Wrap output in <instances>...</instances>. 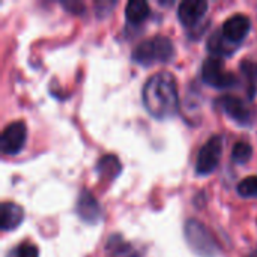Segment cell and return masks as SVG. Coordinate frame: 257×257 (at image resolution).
<instances>
[{
    "label": "cell",
    "mask_w": 257,
    "mask_h": 257,
    "mask_svg": "<svg viewBox=\"0 0 257 257\" xmlns=\"http://www.w3.org/2000/svg\"><path fill=\"white\" fill-rule=\"evenodd\" d=\"M251 29V21L247 15L244 14H233L232 17H229L223 27H221V33L224 35V38L227 41H230L232 44L238 45L241 41L245 39V36L248 35Z\"/></svg>",
    "instance_id": "52a82bcc"
},
{
    "label": "cell",
    "mask_w": 257,
    "mask_h": 257,
    "mask_svg": "<svg viewBox=\"0 0 257 257\" xmlns=\"http://www.w3.org/2000/svg\"><path fill=\"white\" fill-rule=\"evenodd\" d=\"M218 105L224 110V113L232 117L233 120H236L238 123H248L251 119V110L250 107L239 98L232 96V95H226L223 98H220Z\"/></svg>",
    "instance_id": "9c48e42d"
},
{
    "label": "cell",
    "mask_w": 257,
    "mask_h": 257,
    "mask_svg": "<svg viewBox=\"0 0 257 257\" xmlns=\"http://www.w3.org/2000/svg\"><path fill=\"white\" fill-rule=\"evenodd\" d=\"M185 236L191 248H194L199 254L211 257L215 251V244L203 224L196 220H190L185 226Z\"/></svg>",
    "instance_id": "8992f818"
},
{
    "label": "cell",
    "mask_w": 257,
    "mask_h": 257,
    "mask_svg": "<svg viewBox=\"0 0 257 257\" xmlns=\"http://www.w3.org/2000/svg\"><path fill=\"white\" fill-rule=\"evenodd\" d=\"M6 257H38V248L30 242H20L9 250Z\"/></svg>",
    "instance_id": "ac0fdd59"
},
{
    "label": "cell",
    "mask_w": 257,
    "mask_h": 257,
    "mask_svg": "<svg viewBox=\"0 0 257 257\" xmlns=\"http://www.w3.org/2000/svg\"><path fill=\"white\" fill-rule=\"evenodd\" d=\"M151 8L145 0H130L125 6V17L130 23L139 24L149 17Z\"/></svg>",
    "instance_id": "5bb4252c"
},
{
    "label": "cell",
    "mask_w": 257,
    "mask_h": 257,
    "mask_svg": "<svg viewBox=\"0 0 257 257\" xmlns=\"http://www.w3.org/2000/svg\"><path fill=\"white\" fill-rule=\"evenodd\" d=\"M236 191L242 197H257V176H247V178H244L238 184Z\"/></svg>",
    "instance_id": "e0dca14e"
},
{
    "label": "cell",
    "mask_w": 257,
    "mask_h": 257,
    "mask_svg": "<svg viewBox=\"0 0 257 257\" xmlns=\"http://www.w3.org/2000/svg\"><path fill=\"white\" fill-rule=\"evenodd\" d=\"M202 78L206 84L217 89H229L236 86L238 77L224 68L221 57H208L202 65Z\"/></svg>",
    "instance_id": "3957f363"
},
{
    "label": "cell",
    "mask_w": 257,
    "mask_h": 257,
    "mask_svg": "<svg viewBox=\"0 0 257 257\" xmlns=\"http://www.w3.org/2000/svg\"><path fill=\"white\" fill-rule=\"evenodd\" d=\"M236 50V45L232 44L230 41H227L224 38V35L220 32H214L209 39H208V51L214 56V57H223V56H229Z\"/></svg>",
    "instance_id": "7c38bea8"
},
{
    "label": "cell",
    "mask_w": 257,
    "mask_h": 257,
    "mask_svg": "<svg viewBox=\"0 0 257 257\" xmlns=\"http://www.w3.org/2000/svg\"><path fill=\"white\" fill-rule=\"evenodd\" d=\"M241 69L244 72L245 77H248L250 81H256L257 80V63L250 62V60H244L241 63Z\"/></svg>",
    "instance_id": "d6986e66"
},
{
    "label": "cell",
    "mask_w": 257,
    "mask_h": 257,
    "mask_svg": "<svg viewBox=\"0 0 257 257\" xmlns=\"http://www.w3.org/2000/svg\"><path fill=\"white\" fill-rule=\"evenodd\" d=\"M24 220V211L20 205L12 202H3L0 206V227L2 230H14Z\"/></svg>",
    "instance_id": "8fae6325"
},
{
    "label": "cell",
    "mask_w": 257,
    "mask_h": 257,
    "mask_svg": "<svg viewBox=\"0 0 257 257\" xmlns=\"http://www.w3.org/2000/svg\"><path fill=\"white\" fill-rule=\"evenodd\" d=\"M96 172L102 178L113 179L120 173V163L114 155H104L96 164Z\"/></svg>",
    "instance_id": "9a60e30c"
},
{
    "label": "cell",
    "mask_w": 257,
    "mask_h": 257,
    "mask_svg": "<svg viewBox=\"0 0 257 257\" xmlns=\"http://www.w3.org/2000/svg\"><path fill=\"white\" fill-rule=\"evenodd\" d=\"M253 155V148L247 142H238L232 148V160L236 164H245Z\"/></svg>",
    "instance_id": "2e32d148"
},
{
    "label": "cell",
    "mask_w": 257,
    "mask_h": 257,
    "mask_svg": "<svg viewBox=\"0 0 257 257\" xmlns=\"http://www.w3.org/2000/svg\"><path fill=\"white\" fill-rule=\"evenodd\" d=\"M27 128L23 120L8 123L0 136V149L5 155H17L26 145Z\"/></svg>",
    "instance_id": "5b68a950"
},
{
    "label": "cell",
    "mask_w": 257,
    "mask_h": 257,
    "mask_svg": "<svg viewBox=\"0 0 257 257\" xmlns=\"http://www.w3.org/2000/svg\"><path fill=\"white\" fill-rule=\"evenodd\" d=\"M173 53L175 50L172 41L158 35L152 39L140 42L133 51V59L143 66H149L155 62H169L173 57Z\"/></svg>",
    "instance_id": "7a4b0ae2"
},
{
    "label": "cell",
    "mask_w": 257,
    "mask_h": 257,
    "mask_svg": "<svg viewBox=\"0 0 257 257\" xmlns=\"http://www.w3.org/2000/svg\"><path fill=\"white\" fill-rule=\"evenodd\" d=\"M223 154V137L212 136L199 151L196 158V173L197 175H209L212 173L221 158Z\"/></svg>",
    "instance_id": "277c9868"
},
{
    "label": "cell",
    "mask_w": 257,
    "mask_h": 257,
    "mask_svg": "<svg viewBox=\"0 0 257 257\" xmlns=\"http://www.w3.org/2000/svg\"><path fill=\"white\" fill-rule=\"evenodd\" d=\"M208 11V3L205 0H184L178 6V18L179 21L187 26H196Z\"/></svg>",
    "instance_id": "ba28073f"
},
{
    "label": "cell",
    "mask_w": 257,
    "mask_h": 257,
    "mask_svg": "<svg viewBox=\"0 0 257 257\" xmlns=\"http://www.w3.org/2000/svg\"><path fill=\"white\" fill-rule=\"evenodd\" d=\"M142 99L151 116L157 119L175 116L179 108V95L173 74L169 71L152 74L143 84Z\"/></svg>",
    "instance_id": "6da1fadb"
},
{
    "label": "cell",
    "mask_w": 257,
    "mask_h": 257,
    "mask_svg": "<svg viewBox=\"0 0 257 257\" xmlns=\"http://www.w3.org/2000/svg\"><path fill=\"white\" fill-rule=\"evenodd\" d=\"M105 250L108 257H139L136 248L131 244L125 242L119 235H113L107 239Z\"/></svg>",
    "instance_id": "4fadbf2b"
},
{
    "label": "cell",
    "mask_w": 257,
    "mask_h": 257,
    "mask_svg": "<svg viewBox=\"0 0 257 257\" xmlns=\"http://www.w3.org/2000/svg\"><path fill=\"white\" fill-rule=\"evenodd\" d=\"M75 211H77L78 217L87 224H95L101 218V208H99L98 202L95 200V197L87 190H83L80 193Z\"/></svg>",
    "instance_id": "30bf717a"
}]
</instances>
